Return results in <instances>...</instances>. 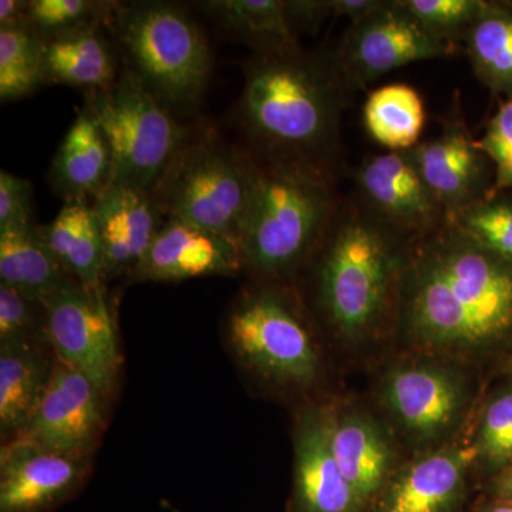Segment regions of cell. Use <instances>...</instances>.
Here are the masks:
<instances>
[{"instance_id":"obj_1","label":"cell","mask_w":512,"mask_h":512,"mask_svg":"<svg viewBox=\"0 0 512 512\" xmlns=\"http://www.w3.org/2000/svg\"><path fill=\"white\" fill-rule=\"evenodd\" d=\"M400 320L417 348L477 355L512 335V264L447 222L410 242Z\"/></svg>"},{"instance_id":"obj_2","label":"cell","mask_w":512,"mask_h":512,"mask_svg":"<svg viewBox=\"0 0 512 512\" xmlns=\"http://www.w3.org/2000/svg\"><path fill=\"white\" fill-rule=\"evenodd\" d=\"M348 92L330 53L302 46L254 53L245 62L238 109L251 156L335 181Z\"/></svg>"},{"instance_id":"obj_3","label":"cell","mask_w":512,"mask_h":512,"mask_svg":"<svg viewBox=\"0 0 512 512\" xmlns=\"http://www.w3.org/2000/svg\"><path fill=\"white\" fill-rule=\"evenodd\" d=\"M410 242L365 208H338L316 254V302L346 342L372 336L400 303Z\"/></svg>"},{"instance_id":"obj_4","label":"cell","mask_w":512,"mask_h":512,"mask_svg":"<svg viewBox=\"0 0 512 512\" xmlns=\"http://www.w3.org/2000/svg\"><path fill=\"white\" fill-rule=\"evenodd\" d=\"M333 183L302 168L259 163L241 237L245 269L278 279L311 258L339 208Z\"/></svg>"},{"instance_id":"obj_5","label":"cell","mask_w":512,"mask_h":512,"mask_svg":"<svg viewBox=\"0 0 512 512\" xmlns=\"http://www.w3.org/2000/svg\"><path fill=\"white\" fill-rule=\"evenodd\" d=\"M107 29L130 72L173 113H190L208 89L212 53L190 13L170 2L116 3Z\"/></svg>"},{"instance_id":"obj_6","label":"cell","mask_w":512,"mask_h":512,"mask_svg":"<svg viewBox=\"0 0 512 512\" xmlns=\"http://www.w3.org/2000/svg\"><path fill=\"white\" fill-rule=\"evenodd\" d=\"M258 173L251 153L207 136L188 140L151 192L165 217L241 245Z\"/></svg>"},{"instance_id":"obj_7","label":"cell","mask_w":512,"mask_h":512,"mask_svg":"<svg viewBox=\"0 0 512 512\" xmlns=\"http://www.w3.org/2000/svg\"><path fill=\"white\" fill-rule=\"evenodd\" d=\"M84 106L92 111L109 143L111 184L153 191L190 140L175 113L127 67L110 89L87 96Z\"/></svg>"},{"instance_id":"obj_8","label":"cell","mask_w":512,"mask_h":512,"mask_svg":"<svg viewBox=\"0 0 512 512\" xmlns=\"http://www.w3.org/2000/svg\"><path fill=\"white\" fill-rule=\"evenodd\" d=\"M227 335L235 355L269 382L306 387L318 376L311 330L295 301L276 286L242 293L229 312Z\"/></svg>"},{"instance_id":"obj_9","label":"cell","mask_w":512,"mask_h":512,"mask_svg":"<svg viewBox=\"0 0 512 512\" xmlns=\"http://www.w3.org/2000/svg\"><path fill=\"white\" fill-rule=\"evenodd\" d=\"M456 52L457 45L430 33L400 0H380L365 19L350 25L333 57L346 86L353 90L407 64Z\"/></svg>"},{"instance_id":"obj_10","label":"cell","mask_w":512,"mask_h":512,"mask_svg":"<svg viewBox=\"0 0 512 512\" xmlns=\"http://www.w3.org/2000/svg\"><path fill=\"white\" fill-rule=\"evenodd\" d=\"M47 338L60 360L89 377L109 396L121 366L119 336L103 288H86L76 281L43 299Z\"/></svg>"},{"instance_id":"obj_11","label":"cell","mask_w":512,"mask_h":512,"mask_svg":"<svg viewBox=\"0 0 512 512\" xmlns=\"http://www.w3.org/2000/svg\"><path fill=\"white\" fill-rule=\"evenodd\" d=\"M355 178L360 205L404 241L426 237L448 222L421 175L413 148L366 158Z\"/></svg>"},{"instance_id":"obj_12","label":"cell","mask_w":512,"mask_h":512,"mask_svg":"<svg viewBox=\"0 0 512 512\" xmlns=\"http://www.w3.org/2000/svg\"><path fill=\"white\" fill-rule=\"evenodd\" d=\"M90 454L67 453L26 439L0 451V512H53L82 488Z\"/></svg>"},{"instance_id":"obj_13","label":"cell","mask_w":512,"mask_h":512,"mask_svg":"<svg viewBox=\"0 0 512 512\" xmlns=\"http://www.w3.org/2000/svg\"><path fill=\"white\" fill-rule=\"evenodd\" d=\"M421 175L448 222L490 195L491 161L471 136L460 99L441 121L439 136L413 148Z\"/></svg>"},{"instance_id":"obj_14","label":"cell","mask_w":512,"mask_h":512,"mask_svg":"<svg viewBox=\"0 0 512 512\" xmlns=\"http://www.w3.org/2000/svg\"><path fill=\"white\" fill-rule=\"evenodd\" d=\"M106 399L89 377L55 356L45 394L18 437L67 453L92 454L104 429Z\"/></svg>"},{"instance_id":"obj_15","label":"cell","mask_w":512,"mask_h":512,"mask_svg":"<svg viewBox=\"0 0 512 512\" xmlns=\"http://www.w3.org/2000/svg\"><path fill=\"white\" fill-rule=\"evenodd\" d=\"M384 407L410 437L431 441L457 423L467 403V387L456 370L436 363L393 367L382 384Z\"/></svg>"},{"instance_id":"obj_16","label":"cell","mask_w":512,"mask_h":512,"mask_svg":"<svg viewBox=\"0 0 512 512\" xmlns=\"http://www.w3.org/2000/svg\"><path fill=\"white\" fill-rule=\"evenodd\" d=\"M245 269L241 245L234 239L167 218L131 282H181L204 276L238 275Z\"/></svg>"},{"instance_id":"obj_17","label":"cell","mask_w":512,"mask_h":512,"mask_svg":"<svg viewBox=\"0 0 512 512\" xmlns=\"http://www.w3.org/2000/svg\"><path fill=\"white\" fill-rule=\"evenodd\" d=\"M476 461L474 444L448 446L416 458L392 474L375 498L373 512H457Z\"/></svg>"},{"instance_id":"obj_18","label":"cell","mask_w":512,"mask_h":512,"mask_svg":"<svg viewBox=\"0 0 512 512\" xmlns=\"http://www.w3.org/2000/svg\"><path fill=\"white\" fill-rule=\"evenodd\" d=\"M365 508L333 454L330 410H306L296 426L295 477L289 512H363Z\"/></svg>"},{"instance_id":"obj_19","label":"cell","mask_w":512,"mask_h":512,"mask_svg":"<svg viewBox=\"0 0 512 512\" xmlns=\"http://www.w3.org/2000/svg\"><path fill=\"white\" fill-rule=\"evenodd\" d=\"M104 254V284L136 271L167 217L153 192L110 184L92 202Z\"/></svg>"},{"instance_id":"obj_20","label":"cell","mask_w":512,"mask_h":512,"mask_svg":"<svg viewBox=\"0 0 512 512\" xmlns=\"http://www.w3.org/2000/svg\"><path fill=\"white\" fill-rule=\"evenodd\" d=\"M103 23L40 39L45 84L83 90L87 96L110 89L121 70L116 45Z\"/></svg>"},{"instance_id":"obj_21","label":"cell","mask_w":512,"mask_h":512,"mask_svg":"<svg viewBox=\"0 0 512 512\" xmlns=\"http://www.w3.org/2000/svg\"><path fill=\"white\" fill-rule=\"evenodd\" d=\"M113 160L107 138L84 106L57 148L47 180L64 202H93L111 184Z\"/></svg>"},{"instance_id":"obj_22","label":"cell","mask_w":512,"mask_h":512,"mask_svg":"<svg viewBox=\"0 0 512 512\" xmlns=\"http://www.w3.org/2000/svg\"><path fill=\"white\" fill-rule=\"evenodd\" d=\"M330 440L343 476L367 507L392 477V443L375 419L348 410H330Z\"/></svg>"},{"instance_id":"obj_23","label":"cell","mask_w":512,"mask_h":512,"mask_svg":"<svg viewBox=\"0 0 512 512\" xmlns=\"http://www.w3.org/2000/svg\"><path fill=\"white\" fill-rule=\"evenodd\" d=\"M49 343L0 346V433L3 443L16 439L42 399L55 353L46 350Z\"/></svg>"},{"instance_id":"obj_24","label":"cell","mask_w":512,"mask_h":512,"mask_svg":"<svg viewBox=\"0 0 512 512\" xmlns=\"http://www.w3.org/2000/svg\"><path fill=\"white\" fill-rule=\"evenodd\" d=\"M40 229L47 247L73 281L86 288H103V242L92 202H64L59 214Z\"/></svg>"},{"instance_id":"obj_25","label":"cell","mask_w":512,"mask_h":512,"mask_svg":"<svg viewBox=\"0 0 512 512\" xmlns=\"http://www.w3.org/2000/svg\"><path fill=\"white\" fill-rule=\"evenodd\" d=\"M70 282L39 225L0 231V285L43 301Z\"/></svg>"},{"instance_id":"obj_26","label":"cell","mask_w":512,"mask_h":512,"mask_svg":"<svg viewBox=\"0 0 512 512\" xmlns=\"http://www.w3.org/2000/svg\"><path fill=\"white\" fill-rule=\"evenodd\" d=\"M198 8L254 53L301 46L286 16L285 0H208L198 3Z\"/></svg>"},{"instance_id":"obj_27","label":"cell","mask_w":512,"mask_h":512,"mask_svg":"<svg viewBox=\"0 0 512 512\" xmlns=\"http://www.w3.org/2000/svg\"><path fill=\"white\" fill-rule=\"evenodd\" d=\"M464 43L478 80L494 94L512 93V3H485Z\"/></svg>"},{"instance_id":"obj_28","label":"cell","mask_w":512,"mask_h":512,"mask_svg":"<svg viewBox=\"0 0 512 512\" xmlns=\"http://www.w3.org/2000/svg\"><path fill=\"white\" fill-rule=\"evenodd\" d=\"M363 120L367 133L380 146L389 151L412 150L426 121L423 100L407 84H387L367 97Z\"/></svg>"},{"instance_id":"obj_29","label":"cell","mask_w":512,"mask_h":512,"mask_svg":"<svg viewBox=\"0 0 512 512\" xmlns=\"http://www.w3.org/2000/svg\"><path fill=\"white\" fill-rule=\"evenodd\" d=\"M46 86L40 39L28 26L0 28V100L10 103Z\"/></svg>"},{"instance_id":"obj_30","label":"cell","mask_w":512,"mask_h":512,"mask_svg":"<svg viewBox=\"0 0 512 512\" xmlns=\"http://www.w3.org/2000/svg\"><path fill=\"white\" fill-rule=\"evenodd\" d=\"M450 222L480 247L512 264V194L488 195Z\"/></svg>"},{"instance_id":"obj_31","label":"cell","mask_w":512,"mask_h":512,"mask_svg":"<svg viewBox=\"0 0 512 512\" xmlns=\"http://www.w3.org/2000/svg\"><path fill=\"white\" fill-rule=\"evenodd\" d=\"M117 2L96 0H29L28 28L46 39L110 20Z\"/></svg>"},{"instance_id":"obj_32","label":"cell","mask_w":512,"mask_h":512,"mask_svg":"<svg viewBox=\"0 0 512 512\" xmlns=\"http://www.w3.org/2000/svg\"><path fill=\"white\" fill-rule=\"evenodd\" d=\"M478 461L498 473L512 464V386L505 387L485 406L476 441Z\"/></svg>"},{"instance_id":"obj_33","label":"cell","mask_w":512,"mask_h":512,"mask_svg":"<svg viewBox=\"0 0 512 512\" xmlns=\"http://www.w3.org/2000/svg\"><path fill=\"white\" fill-rule=\"evenodd\" d=\"M37 343H49L45 305L39 299L0 285V346Z\"/></svg>"},{"instance_id":"obj_34","label":"cell","mask_w":512,"mask_h":512,"mask_svg":"<svg viewBox=\"0 0 512 512\" xmlns=\"http://www.w3.org/2000/svg\"><path fill=\"white\" fill-rule=\"evenodd\" d=\"M434 36L457 45L485 8L487 0H400Z\"/></svg>"},{"instance_id":"obj_35","label":"cell","mask_w":512,"mask_h":512,"mask_svg":"<svg viewBox=\"0 0 512 512\" xmlns=\"http://www.w3.org/2000/svg\"><path fill=\"white\" fill-rule=\"evenodd\" d=\"M477 144L494 167L490 195L512 190V93L505 96Z\"/></svg>"},{"instance_id":"obj_36","label":"cell","mask_w":512,"mask_h":512,"mask_svg":"<svg viewBox=\"0 0 512 512\" xmlns=\"http://www.w3.org/2000/svg\"><path fill=\"white\" fill-rule=\"evenodd\" d=\"M33 214L32 183L9 171H0V231L35 224Z\"/></svg>"},{"instance_id":"obj_37","label":"cell","mask_w":512,"mask_h":512,"mask_svg":"<svg viewBox=\"0 0 512 512\" xmlns=\"http://www.w3.org/2000/svg\"><path fill=\"white\" fill-rule=\"evenodd\" d=\"M286 16L295 35L316 32L332 16V0H285Z\"/></svg>"},{"instance_id":"obj_38","label":"cell","mask_w":512,"mask_h":512,"mask_svg":"<svg viewBox=\"0 0 512 512\" xmlns=\"http://www.w3.org/2000/svg\"><path fill=\"white\" fill-rule=\"evenodd\" d=\"M380 0H332V16L346 18L350 25L365 19Z\"/></svg>"},{"instance_id":"obj_39","label":"cell","mask_w":512,"mask_h":512,"mask_svg":"<svg viewBox=\"0 0 512 512\" xmlns=\"http://www.w3.org/2000/svg\"><path fill=\"white\" fill-rule=\"evenodd\" d=\"M29 0H2L0 2V28L28 26Z\"/></svg>"},{"instance_id":"obj_40","label":"cell","mask_w":512,"mask_h":512,"mask_svg":"<svg viewBox=\"0 0 512 512\" xmlns=\"http://www.w3.org/2000/svg\"><path fill=\"white\" fill-rule=\"evenodd\" d=\"M490 491L494 500L512 503V464L495 473L490 483Z\"/></svg>"},{"instance_id":"obj_41","label":"cell","mask_w":512,"mask_h":512,"mask_svg":"<svg viewBox=\"0 0 512 512\" xmlns=\"http://www.w3.org/2000/svg\"><path fill=\"white\" fill-rule=\"evenodd\" d=\"M477 512H512V503L500 500H490L481 504Z\"/></svg>"},{"instance_id":"obj_42","label":"cell","mask_w":512,"mask_h":512,"mask_svg":"<svg viewBox=\"0 0 512 512\" xmlns=\"http://www.w3.org/2000/svg\"><path fill=\"white\" fill-rule=\"evenodd\" d=\"M508 370H510V373L512 375V357H511V360H510V366H508Z\"/></svg>"}]
</instances>
